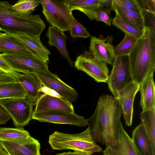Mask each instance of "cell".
<instances>
[{"label":"cell","mask_w":155,"mask_h":155,"mask_svg":"<svg viewBox=\"0 0 155 155\" xmlns=\"http://www.w3.org/2000/svg\"><path fill=\"white\" fill-rule=\"evenodd\" d=\"M26 95L25 91L18 81L0 85V100L24 97Z\"/></svg>","instance_id":"d4e9b609"},{"label":"cell","mask_w":155,"mask_h":155,"mask_svg":"<svg viewBox=\"0 0 155 155\" xmlns=\"http://www.w3.org/2000/svg\"><path fill=\"white\" fill-rule=\"evenodd\" d=\"M70 31V36L73 38H85L91 36L86 28L76 20L74 16Z\"/></svg>","instance_id":"4dcf8cb0"},{"label":"cell","mask_w":155,"mask_h":155,"mask_svg":"<svg viewBox=\"0 0 155 155\" xmlns=\"http://www.w3.org/2000/svg\"><path fill=\"white\" fill-rule=\"evenodd\" d=\"M112 24L125 34L133 36L137 38L142 34L143 31H139L123 21L117 14L113 18Z\"/></svg>","instance_id":"f546056e"},{"label":"cell","mask_w":155,"mask_h":155,"mask_svg":"<svg viewBox=\"0 0 155 155\" xmlns=\"http://www.w3.org/2000/svg\"><path fill=\"white\" fill-rule=\"evenodd\" d=\"M107 81L110 91L117 98L119 92L132 81L129 70L128 55L117 56Z\"/></svg>","instance_id":"ba28073f"},{"label":"cell","mask_w":155,"mask_h":155,"mask_svg":"<svg viewBox=\"0 0 155 155\" xmlns=\"http://www.w3.org/2000/svg\"><path fill=\"white\" fill-rule=\"evenodd\" d=\"M132 80L140 85L155 70V31L146 26L128 55Z\"/></svg>","instance_id":"7a4b0ae2"},{"label":"cell","mask_w":155,"mask_h":155,"mask_svg":"<svg viewBox=\"0 0 155 155\" xmlns=\"http://www.w3.org/2000/svg\"><path fill=\"white\" fill-rule=\"evenodd\" d=\"M114 38L108 36L104 38L102 35L97 37H91L89 49L94 58L106 64L112 65L116 56L113 45Z\"/></svg>","instance_id":"4fadbf2b"},{"label":"cell","mask_w":155,"mask_h":155,"mask_svg":"<svg viewBox=\"0 0 155 155\" xmlns=\"http://www.w3.org/2000/svg\"><path fill=\"white\" fill-rule=\"evenodd\" d=\"M137 39L133 36L125 34L121 42L114 47V52L116 55H128Z\"/></svg>","instance_id":"83f0119b"},{"label":"cell","mask_w":155,"mask_h":155,"mask_svg":"<svg viewBox=\"0 0 155 155\" xmlns=\"http://www.w3.org/2000/svg\"><path fill=\"white\" fill-rule=\"evenodd\" d=\"M48 143L54 150H71L84 155H92L102 150L93 139L88 127L82 132L75 134L55 131L49 135Z\"/></svg>","instance_id":"277c9868"},{"label":"cell","mask_w":155,"mask_h":155,"mask_svg":"<svg viewBox=\"0 0 155 155\" xmlns=\"http://www.w3.org/2000/svg\"><path fill=\"white\" fill-rule=\"evenodd\" d=\"M55 155H84L80 153L74 151H69L67 152H63L56 154Z\"/></svg>","instance_id":"f35d334b"},{"label":"cell","mask_w":155,"mask_h":155,"mask_svg":"<svg viewBox=\"0 0 155 155\" xmlns=\"http://www.w3.org/2000/svg\"><path fill=\"white\" fill-rule=\"evenodd\" d=\"M7 1L0 2V31L24 33L38 38L46 25L39 15H25L14 10Z\"/></svg>","instance_id":"3957f363"},{"label":"cell","mask_w":155,"mask_h":155,"mask_svg":"<svg viewBox=\"0 0 155 155\" xmlns=\"http://www.w3.org/2000/svg\"><path fill=\"white\" fill-rule=\"evenodd\" d=\"M38 0H20L12 5V8L19 13L25 15H30L39 5Z\"/></svg>","instance_id":"f1b7e54d"},{"label":"cell","mask_w":155,"mask_h":155,"mask_svg":"<svg viewBox=\"0 0 155 155\" xmlns=\"http://www.w3.org/2000/svg\"><path fill=\"white\" fill-rule=\"evenodd\" d=\"M48 38V44L50 46H54L72 67L73 61L67 48V36L64 32L52 26H49L46 33Z\"/></svg>","instance_id":"ffe728a7"},{"label":"cell","mask_w":155,"mask_h":155,"mask_svg":"<svg viewBox=\"0 0 155 155\" xmlns=\"http://www.w3.org/2000/svg\"><path fill=\"white\" fill-rule=\"evenodd\" d=\"M18 41L34 56L48 61L51 53L43 45L40 38H38L24 33H8Z\"/></svg>","instance_id":"e0dca14e"},{"label":"cell","mask_w":155,"mask_h":155,"mask_svg":"<svg viewBox=\"0 0 155 155\" xmlns=\"http://www.w3.org/2000/svg\"><path fill=\"white\" fill-rule=\"evenodd\" d=\"M104 7L100 8L97 12L95 20L96 21L103 22L107 25L110 26L113 18L111 16L110 12Z\"/></svg>","instance_id":"d6a6232c"},{"label":"cell","mask_w":155,"mask_h":155,"mask_svg":"<svg viewBox=\"0 0 155 155\" xmlns=\"http://www.w3.org/2000/svg\"><path fill=\"white\" fill-rule=\"evenodd\" d=\"M0 70L13 76L16 71H14L11 66L0 56Z\"/></svg>","instance_id":"e575fe53"},{"label":"cell","mask_w":155,"mask_h":155,"mask_svg":"<svg viewBox=\"0 0 155 155\" xmlns=\"http://www.w3.org/2000/svg\"><path fill=\"white\" fill-rule=\"evenodd\" d=\"M114 0H106L105 2V7L106 8L109 12L113 10Z\"/></svg>","instance_id":"74e56055"},{"label":"cell","mask_w":155,"mask_h":155,"mask_svg":"<svg viewBox=\"0 0 155 155\" xmlns=\"http://www.w3.org/2000/svg\"><path fill=\"white\" fill-rule=\"evenodd\" d=\"M138 1L143 10V12L150 13L155 15V0H140Z\"/></svg>","instance_id":"836d02e7"},{"label":"cell","mask_w":155,"mask_h":155,"mask_svg":"<svg viewBox=\"0 0 155 155\" xmlns=\"http://www.w3.org/2000/svg\"><path fill=\"white\" fill-rule=\"evenodd\" d=\"M113 10L124 22L139 31H143L146 25L143 14L126 9L119 5L115 0Z\"/></svg>","instance_id":"603a6c76"},{"label":"cell","mask_w":155,"mask_h":155,"mask_svg":"<svg viewBox=\"0 0 155 155\" xmlns=\"http://www.w3.org/2000/svg\"><path fill=\"white\" fill-rule=\"evenodd\" d=\"M78 70L83 71L98 82H106L109 76L107 64L92 56L81 55L78 56L74 62Z\"/></svg>","instance_id":"30bf717a"},{"label":"cell","mask_w":155,"mask_h":155,"mask_svg":"<svg viewBox=\"0 0 155 155\" xmlns=\"http://www.w3.org/2000/svg\"><path fill=\"white\" fill-rule=\"evenodd\" d=\"M0 155H8L0 146Z\"/></svg>","instance_id":"ab89813d"},{"label":"cell","mask_w":155,"mask_h":155,"mask_svg":"<svg viewBox=\"0 0 155 155\" xmlns=\"http://www.w3.org/2000/svg\"><path fill=\"white\" fill-rule=\"evenodd\" d=\"M139 91L141 94L140 104L142 111L155 108V86L153 74L146 78L140 85Z\"/></svg>","instance_id":"7402d4cb"},{"label":"cell","mask_w":155,"mask_h":155,"mask_svg":"<svg viewBox=\"0 0 155 155\" xmlns=\"http://www.w3.org/2000/svg\"><path fill=\"white\" fill-rule=\"evenodd\" d=\"M20 83L26 92V97L35 102L43 94L40 91L41 85L35 76L32 74H21L16 72L13 76Z\"/></svg>","instance_id":"d6986e66"},{"label":"cell","mask_w":155,"mask_h":155,"mask_svg":"<svg viewBox=\"0 0 155 155\" xmlns=\"http://www.w3.org/2000/svg\"><path fill=\"white\" fill-rule=\"evenodd\" d=\"M120 7L128 10L143 14V11L138 0H115Z\"/></svg>","instance_id":"1f68e13d"},{"label":"cell","mask_w":155,"mask_h":155,"mask_svg":"<svg viewBox=\"0 0 155 155\" xmlns=\"http://www.w3.org/2000/svg\"><path fill=\"white\" fill-rule=\"evenodd\" d=\"M30 136L29 132L22 127H0V140L27 138Z\"/></svg>","instance_id":"4316f807"},{"label":"cell","mask_w":155,"mask_h":155,"mask_svg":"<svg viewBox=\"0 0 155 155\" xmlns=\"http://www.w3.org/2000/svg\"><path fill=\"white\" fill-rule=\"evenodd\" d=\"M0 56L15 71L23 74H32L36 71L48 70V61L33 55L24 53H0Z\"/></svg>","instance_id":"52a82bcc"},{"label":"cell","mask_w":155,"mask_h":155,"mask_svg":"<svg viewBox=\"0 0 155 155\" xmlns=\"http://www.w3.org/2000/svg\"><path fill=\"white\" fill-rule=\"evenodd\" d=\"M0 104L12 120L16 127H22L28 125L32 119L35 103L26 97L0 100Z\"/></svg>","instance_id":"8992f818"},{"label":"cell","mask_w":155,"mask_h":155,"mask_svg":"<svg viewBox=\"0 0 155 155\" xmlns=\"http://www.w3.org/2000/svg\"><path fill=\"white\" fill-rule=\"evenodd\" d=\"M1 52L3 54L21 53L32 55L22 44L15 38L7 33L0 32Z\"/></svg>","instance_id":"cb8c5ba5"},{"label":"cell","mask_w":155,"mask_h":155,"mask_svg":"<svg viewBox=\"0 0 155 155\" xmlns=\"http://www.w3.org/2000/svg\"><path fill=\"white\" fill-rule=\"evenodd\" d=\"M122 114L116 98L108 94L100 96L94 114L88 119L94 141L106 146L114 145L119 138Z\"/></svg>","instance_id":"6da1fadb"},{"label":"cell","mask_w":155,"mask_h":155,"mask_svg":"<svg viewBox=\"0 0 155 155\" xmlns=\"http://www.w3.org/2000/svg\"><path fill=\"white\" fill-rule=\"evenodd\" d=\"M140 85L132 81L119 92L117 98L122 108L125 124L127 126H131L132 124L134 102Z\"/></svg>","instance_id":"5bb4252c"},{"label":"cell","mask_w":155,"mask_h":155,"mask_svg":"<svg viewBox=\"0 0 155 155\" xmlns=\"http://www.w3.org/2000/svg\"><path fill=\"white\" fill-rule=\"evenodd\" d=\"M33 74L41 86L55 91L60 96L71 103L77 100L78 96L77 91L61 81L57 75L48 70L36 71Z\"/></svg>","instance_id":"9c48e42d"},{"label":"cell","mask_w":155,"mask_h":155,"mask_svg":"<svg viewBox=\"0 0 155 155\" xmlns=\"http://www.w3.org/2000/svg\"><path fill=\"white\" fill-rule=\"evenodd\" d=\"M2 71L0 70V73L2 72Z\"/></svg>","instance_id":"60d3db41"},{"label":"cell","mask_w":155,"mask_h":155,"mask_svg":"<svg viewBox=\"0 0 155 155\" xmlns=\"http://www.w3.org/2000/svg\"><path fill=\"white\" fill-rule=\"evenodd\" d=\"M32 119L41 122H47L61 124H68L80 127L88 125V120L74 112L60 111H35Z\"/></svg>","instance_id":"8fae6325"},{"label":"cell","mask_w":155,"mask_h":155,"mask_svg":"<svg viewBox=\"0 0 155 155\" xmlns=\"http://www.w3.org/2000/svg\"><path fill=\"white\" fill-rule=\"evenodd\" d=\"M18 81L15 77L10 74L3 72L0 73V85Z\"/></svg>","instance_id":"d590c367"},{"label":"cell","mask_w":155,"mask_h":155,"mask_svg":"<svg viewBox=\"0 0 155 155\" xmlns=\"http://www.w3.org/2000/svg\"><path fill=\"white\" fill-rule=\"evenodd\" d=\"M140 117L141 123L144 125L155 150V108L142 111Z\"/></svg>","instance_id":"484cf974"},{"label":"cell","mask_w":155,"mask_h":155,"mask_svg":"<svg viewBox=\"0 0 155 155\" xmlns=\"http://www.w3.org/2000/svg\"><path fill=\"white\" fill-rule=\"evenodd\" d=\"M102 152L104 155H140L122 123L118 140L113 146H106Z\"/></svg>","instance_id":"2e32d148"},{"label":"cell","mask_w":155,"mask_h":155,"mask_svg":"<svg viewBox=\"0 0 155 155\" xmlns=\"http://www.w3.org/2000/svg\"><path fill=\"white\" fill-rule=\"evenodd\" d=\"M35 111H60L74 112L72 103L60 96L44 94L35 102Z\"/></svg>","instance_id":"9a60e30c"},{"label":"cell","mask_w":155,"mask_h":155,"mask_svg":"<svg viewBox=\"0 0 155 155\" xmlns=\"http://www.w3.org/2000/svg\"><path fill=\"white\" fill-rule=\"evenodd\" d=\"M11 118L6 111L0 104V124H5Z\"/></svg>","instance_id":"8d00e7d4"},{"label":"cell","mask_w":155,"mask_h":155,"mask_svg":"<svg viewBox=\"0 0 155 155\" xmlns=\"http://www.w3.org/2000/svg\"><path fill=\"white\" fill-rule=\"evenodd\" d=\"M0 146L8 155H41L40 143L30 136L27 138L0 140Z\"/></svg>","instance_id":"7c38bea8"},{"label":"cell","mask_w":155,"mask_h":155,"mask_svg":"<svg viewBox=\"0 0 155 155\" xmlns=\"http://www.w3.org/2000/svg\"><path fill=\"white\" fill-rule=\"evenodd\" d=\"M42 12L51 26L63 32L70 31L73 17L64 0H39Z\"/></svg>","instance_id":"5b68a950"},{"label":"cell","mask_w":155,"mask_h":155,"mask_svg":"<svg viewBox=\"0 0 155 155\" xmlns=\"http://www.w3.org/2000/svg\"><path fill=\"white\" fill-rule=\"evenodd\" d=\"M71 12L79 10L91 21L95 19L97 12L105 7L106 0H64Z\"/></svg>","instance_id":"ac0fdd59"},{"label":"cell","mask_w":155,"mask_h":155,"mask_svg":"<svg viewBox=\"0 0 155 155\" xmlns=\"http://www.w3.org/2000/svg\"><path fill=\"white\" fill-rule=\"evenodd\" d=\"M132 134V140L140 155H155V150L142 123L134 128Z\"/></svg>","instance_id":"44dd1931"}]
</instances>
